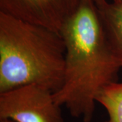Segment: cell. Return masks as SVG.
Returning a JSON list of instances; mask_svg holds the SVG:
<instances>
[{"mask_svg":"<svg viewBox=\"0 0 122 122\" xmlns=\"http://www.w3.org/2000/svg\"><path fill=\"white\" fill-rule=\"evenodd\" d=\"M61 34L65 44V70L63 84L54 93V99L72 117L91 122L98 96L117 81L122 61L107 40L94 0H80Z\"/></svg>","mask_w":122,"mask_h":122,"instance_id":"6da1fadb","label":"cell"},{"mask_svg":"<svg viewBox=\"0 0 122 122\" xmlns=\"http://www.w3.org/2000/svg\"><path fill=\"white\" fill-rule=\"evenodd\" d=\"M65 54L61 33L0 12V93L29 84L57 92Z\"/></svg>","mask_w":122,"mask_h":122,"instance_id":"7a4b0ae2","label":"cell"},{"mask_svg":"<svg viewBox=\"0 0 122 122\" xmlns=\"http://www.w3.org/2000/svg\"><path fill=\"white\" fill-rule=\"evenodd\" d=\"M54 92L29 84L0 93V118L16 122H65Z\"/></svg>","mask_w":122,"mask_h":122,"instance_id":"3957f363","label":"cell"},{"mask_svg":"<svg viewBox=\"0 0 122 122\" xmlns=\"http://www.w3.org/2000/svg\"><path fill=\"white\" fill-rule=\"evenodd\" d=\"M80 0H0V12L61 33Z\"/></svg>","mask_w":122,"mask_h":122,"instance_id":"277c9868","label":"cell"},{"mask_svg":"<svg viewBox=\"0 0 122 122\" xmlns=\"http://www.w3.org/2000/svg\"><path fill=\"white\" fill-rule=\"evenodd\" d=\"M96 4L107 40L122 61V1L105 0Z\"/></svg>","mask_w":122,"mask_h":122,"instance_id":"5b68a950","label":"cell"},{"mask_svg":"<svg viewBox=\"0 0 122 122\" xmlns=\"http://www.w3.org/2000/svg\"><path fill=\"white\" fill-rule=\"evenodd\" d=\"M108 113V119L103 122H122V83L117 81L103 89L97 98Z\"/></svg>","mask_w":122,"mask_h":122,"instance_id":"8992f818","label":"cell"},{"mask_svg":"<svg viewBox=\"0 0 122 122\" xmlns=\"http://www.w3.org/2000/svg\"><path fill=\"white\" fill-rule=\"evenodd\" d=\"M0 122H16L10 119H6V118H0Z\"/></svg>","mask_w":122,"mask_h":122,"instance_id":"52a82bcc","label":"cell"},{"mask_svg":"<svg viewBox=\"0 0 122 122\" xmlns=\"http://www.w3.org/2000/svg\"><path fill=\"white\" fill-rule=\"evenodd\" d=\"M94 1H95L96 4H98V3H100V2H102V1H103L105 0H94Z\"/></svg>","mask_w":122,"mask_h":122,"instance_id":"ba28073f","label":"cell"},{"mask_svg":"<svg viewBox=\"0 0 122 122\" xmlns=\"http://www.w3.org/2000/svg\"><path fill=\"white\" fill-rule=\"evenodd\" d=\"M119 1H122V0H119Z\"/></svg>","mask_w":122,"mask_h":122,"instance_id":"9c48e42d","label":"cell"}]
</instances>
